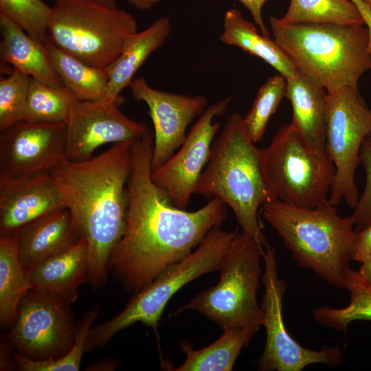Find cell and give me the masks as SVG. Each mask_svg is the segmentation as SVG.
Instances as JSON below:
<instances>
[{"label":"cell","instance_id":"obj_31","mask_svg":"<svg viewBox=\"0 0 371 371\" xmlns=\"http://www.w3.org/2000/svg\"><path fill=\"white\" fill-rule=\"evenodd\" d=\"M286 92V79L281 74L270 77L259 88L250 111L243 117L244 128L254 144L263 137L268 122Z\"/></svg>","mask_w":371,"mask_h":371},{"label":"cell","instance_id":"obj_39","mask_svg":"<svg viewBox=\"0 0 371 371\" xmlns=\"http://www.w3.org/2000/svg\"><path fill=\"white\" fill-rule=\"evenodd\" d=\"M359 273L371 284V257L361 263Z\"/></svg>","mask_w":371,"mask_h":371},{"label":"cell","instance_id":"obj_15","mask_svg":"<svg viewBox=\"0 0 371 371\" xmlns=\"http://www.w3.org/2000/svg\"><path fill=\"white\" fill-rule=\"evenodd\" d=\"M66 123L20 121L1 132L0 179L50 172L67 160Z\"/></svg>","mask_w":371,"mask_h":371},{"label":"cell","instance_id":"obj_12","mask_svg":"<svg viewBox=\"0 0 371 371\" xmlns=\"http://www.w3.org/2000/svg\"><path fill=\"white\" fill-rule=\"evenodd\" d=\"M74 318L71 305L30 289L20 302L7 337L30 359H56L73 346Z\"/></svg>","mask_w":371,"mask_h":371},{"label":"cell","instance_id":"obj_29","mask_svg":"<svg viewBox=\"0 0 371 371\" xmlns=\"http://www.w3.org/2000/svg\"><path fill=\"white\" fill-rule=\"evenodd\" d=\"M76 99L65 86L52 87L30 77L22 121L66 123L71 104Z\"/></svg>","mask_w":371,"mask_h":371},{"label":"cell","instance_id":"obj_4","mask_svg":"<svg viewBox=\"0 0 371 371\" xmlns=\"http://www.w3.org/2000/svg\"><path fill=\"white\" fill-rule=\"evenodd\" d=\"M269 23L274 41L297 71L327 92L358 89L360 77L371 69L370 34L364 24L288 23L273 16Z\"/></svg>","mask_w":371,"mask_h":371},{"label":"cell","instance_id":"obj_18","mask_svg":"<svg viewBox=\"0 0 371 371\" xmlns=\"http://www.w3.org/2000/svg\"><path fill=\"white\" fill-rule=\"evenodd\" d=\"M33 290L71 305L79 287L89 280L87 242H78L40 263L27 273Z\"/></svg>","mask_w":371,"mask_h":371},{"label":"cell","instance_id":"obj_33","mask_svg":"<svg viewBox=\"0 0 371 371\" xmlns=\"http://www.w3.org/2000/svg\"><path fill=\"white\" fill-rule=\"evenodd\" d=\"M30 76L13 69L0 80V131L22 121Z\"/></svg>","mask_w":371,"mask_h":371},{"label":"cell","instance_id":"obj_40","mask_svg":"<svg viewBox=\"0 0 371 371\" xmlns=\"http://www.w3.org/2000/svg\"><path fill=\"white\" fill-rule=\"evenodd\" d=\"M100 3L112 8L117 7L115 0H98Z\"/></svg>","mask_w":371,"mask_h":371},{"label":"cell","instance_id":"obj_13","mask_svg":"<svg viewBox=\"0 0 371 371\" xmlns=\"http://www.w3.org/2000/svg\"><path fill=\"white\" fill-rule=\"evenodd\" d=\"M119 102L106 97L74 101L66 122L67 160L86 161L100 146L134 142L150 133L146 124L128 118L119 109Z\"/></svg>","mask_w":371,"mask_h":371},{"label":"cell","instance_id":"obj_19","mask_svg":"<svg viewBox=\"0 0 371 371\" xmlns=\"http://www.w3.org/2000/svg\"><path fill=\"white\" fill-rule=\"evenodd\" d=\"M15 234L19 258L26 273L80 239L65 207L38 217Z\"/></svg>","mask_w":371,"mask_h":371},{"label":"cell","instance_id":"obj_27","mask_svg":"<svg viewBox=\"0 0 371 371\" xmlns=\"http://www.w3.org/2000/svg\"><path fill=\"white\" fill-rule=\"evenodd\" d=\"M344 289L350 293L348 304L339 308L323 306L315 309L313 317L318 324L345 331L352 322L371 321V284L359 271L350 268L345 278Z\"/></svg>","mask_w":371,"mask_h":371},{"label":"cell","instance_id":"obj_21","mask_svg":"<svg viewBox=\"0 0 371 371\" xmlns=\"http://www.w3.org/2000/svg\"><path fill=\"white\" fill-rule=\"evenodd\" d=\"M0 56L21 72L48 85L60 87L63 84L54 69L43 43L28 35L21 27L0 14Z\"/></svg>","mask_w":371,"mask_h":371},{"label":"cell","instance_id":"obj_23","mask_svg":"<svg viewBox=\"0 0 371 371\" xmlns=\"http://www.w3.org/2000/svg\"><path fill=\"white\" fill-rule=\"evenodd\" d=\"M219 38L223 43L236 46L260 58L286 79L297 72L289 57L278 44L270 36L260 34L256 27L246 20L236 8L225 12Z\"/></svg>","mask_w":371,"mask_h":371},{"label":"cell","instance_id":"obj_17","mask_svg":"<svg viewBox=\"0 0 371 371\" xmlns=\"http://www.w3.org/2000/svg\"><path fill=\"white\" fill-rule=\"evenodd\" d=\"M65 207L50 172L0 179V236Z\"/></svg>","mask_w":371,"mask_h":371},{"label":"cell","instance_id":"obj_6","mask_svg":"<svg viewBox=\"0 0 371 371\" xmlns=\"http://www.w3.org/2000/svg\"><path fill=\"white\" fill-rule=\"evenodd\" d=\"M238 232V227L232 232L219 227L210 230L191 254L134 293L120 313L92 326L86 341V352L104 347L117 333L137 322L156 330L170 299L194 279L218 271L223 256Z\"/></svg>","mask_w":371,"mask_h":371},{"label":"cell","instance_id":"obj_35","mask_svg":"<svg viewBox=\"0 0 371 371\" xmlns=\"http://www.w3.org/2000/svg\"><path fill=\"white\" fill-rule=\"evenodd\" d=\"M371 257V223L357 232V245L353 260L360 263Z\"/></svg>","mask_w":371,"mask_h":371},{"label":"cell","instance_id":"obj_7","mask_svg":"<svg viewBox=\"0 0 371 371\" xmlns=\"http://www.w3.org/2000/svg\"><path fill=\"white\" fill-rule=\"evenodd\" d=\"M264 250L251 236L238 232L220 262L218 283L197 293L174 315L193 310L223 330L245 327L256 333L263 322L257 291Z\"/></svg>","mask_w":371,"mask_h":371},{"label":"cell","instance_id":"obj_36","mask_svg":"<svg viewBox=\"0 0 371 371\" xmlns=\"http://www.w3.org/2000/svg\"><path fill=\"white\" fill-rule=\"evenodd\" d=\"M249 11L253 20L258 26L260 33L266 36H270V32L267 30L262 17V8L267 0H238Z\"/></svg>","mask_w":371,"mask_h":371},{"label":"cell","instance_id":"obj_8","mask_svg":"<svg viewBox=\"0 0 371 371\" xmlns=\"http://www.w3.org/2000/svg\"><path fill=\"white\" fill-rule=\"evenodd\" d=\"M137 32L127 11L98 0H55L48 36L60 49L101 69L109 67Z\"/></svg>","mask_w":371,"mask_h":371},{"label":"cell","instance_id":"obj_38","mask_svg":"<svg viewBox=\"0 0 371 371\" xmlns=\"http://www.w3.org/2000/svg\"><path fill=\"white\" fill-rule=\"evenodd\" d=\"M129 4L139 10H149L161 0H126Z\"/></svg>","mask_w":371,"mask_h":371},{"label":"cell","instance_id":"obj_14","mask_svg":"<svg viewBox=\"0 0 371 371\" xmlns=\"http://www.w3.org/2000/svg\"><path fill=\"white\" fill-rule=\"evenodd\" d=\"M232 98L226 97L207 106L187 134L179 150L161 166L152 169L153 181L177 207H186L194 194L221 126V122L213 120L225 113Z\"/></svg>","mask_w":371,"mask_h":371},{"label":"cell","instance_id":"obj_30","mask_svg":"<svg viewBox=\"0 0 371 371\" xmlns=\"http://www.w3.org/2000/svg\"><path fill=\"white\" fill-rule=\"evenodd\" d=\"M100 306L96 305L87 311L76 323L74 341L68 353L56 359L35 360L20 352L14 355L15 367L21 371H78L85 353L87 338L93 323L98 317Z\"/></svg>","mask_w":371,"mask_h":371},{"label":"cell","instance_id":"obj_11","mask_svg":"<svg viewBox=\"0 0 371 371\" xmlns=\"http://www.w3.org/2000/svg\"><path fill=\"white\" fill-rule=\"evenodd\" d=\"M262 258L265 264L261 280L265 286L261 307L262 326L265 328L264 350L257 361L261 371H301L314 363L335 366L342 361V352L336 346H323L319 350L301 346L288 333L282 316V300L287 288L286 280L278 275L274 248L267 247Z\"/></svg>","mask_w":371,"mask_h":371},{"label":"cell","instance_id":"obj_24","mask_svg":"<svg viewBox=\"0 0 371 371\" xmlns=\"http://www.w3.org/2000/svg\"><path fill=\"white\" fill-rule=\"evenodd\" d=\"M43 45L50 63L61 80L78 100H98L107 95L106 69L91 66L57 47L47 37Z\"/></svg>","mask_w":371,"mask_h":371},{"label":"cell","instance_id":"obj_1","mask_svg":"<svg viewBox=\"0 0 371 371\" xmlns=\"http://www.w3.org/2000/svg\"><path fill=\"white\" fill-rule=\"evenodd\" d=\"M153 143L149 133L132 144L125 231L108 263L109 273L133 294L191 254L227 217V205L218 198L193 212L173 205L151 177Z\"/></svg>","mask_w":371,"mask_h":371},{"label":"cell","instance_id":"obj_10","mask_svg":"<svg viewBox=\"0 0 371 371\" xmlns=\"http://www.w3.org/2000/svg\"><path fill=\"white\" fill-rule=\"evenodd\" d=\"M371 135V108L358 89L344 87L327 92L325 148L335 173L328 200L336 205L344 200L350 208L359 201L355 172L364 140Z\"/></svg>","mask_w":371,"mask_h":371},{"label":"cell","instance_id":"obj_34","mask_svg":"<svg viewBox=\"0 0 371 371\" xmlns=\"http://www.w3.org/2000/svg\"><path fill=\"white\" fill-rule=\"evenodd\" d=\"M359 160L365 169L366 181L364 191L351 216L357 232L362 230L371 223V135L363 142Z\"/></svg>","mask_w":371,"mask_h":371},{"label":"cell","instance_id":"obj_20","mask_svg":"<svg viewBox=\"0 0 371 371\" xmlns=\"http://www.w3.org/2000/svg\"><path fill=\"white\" fill-rule=\"evenodd\" d=\"M325 89L297 71L286 78V97L293 108L292 125L311 149L324 150L326 136Z\"/></svg>","mask_w":371,"mask_h":371},{"label":"cell","instance_id":"obj_25","mask_svg":"<svg viewBox=\"0 0 371 371\" xmlns=\"http://www.w3.org/2000/svg\"><path fill=\"white\" fill-rule=\"evenodd\" d=\"M255 334L245 327L225 329L216 341L200 350H194L189 342L181 341L179 346L186 359L175 370L231 371L242 349Z\"/></svg>","mask_w":371,"mask_h":371},{"label":"cell","instance_id":"obj_37","mask_svg":"<svg viewBox=\"0 0 371 371\" xmlns=\"http://www.w3.org/2000/svg\"><path fill=\"white\" fill-rule=\"evenodd\" d=\"M119 362L114 359H104L92 363L86 368V370L91 371H112L118 366Z\"/></svg>","mask_w":371,"mask_h":371},{"label":"cell","instance_id":"obj_26","mask_svg":"<svg viewBox=\"0 0 371 371\" xmlns=\"http://www.w3.org/2000/svg\"><path fill=\"white\" fill-rule=\"evenodd\" d=\"M18 255L16 234L0 236V326H12L21 300L32 289Z\"/></svg>","mask_w":371,"mask_h":371},{"label":"cell","instance_id":"obj_22","mask_svg":"<svg viewBox=\"0 0 371 371\" xmlns=\"http://www.w3.org/2000/svg\"><path fill=\"white\" fill-rule=\"evenodd\" d=\"M170 32V19L162 16L131 37L120 56L106 69L109 76L106 98L120 101L121 91L128 87L148 56L166 42Z\"/></svg>","mask_w":371,"mask_h":371},{"label":"cell","instance_id":"obj_16","mask_svg":"<svg viewBox=\"0 0 371 371\" xmlns=\"http://www.w3.org/2000/svg\"><path fill=\"white\" fill-rule=\"evenodd\" d=\"M133 98L144 102L154 126L152 169L164 164L186 138V128L207 108L203 95L169 93L151 87L143 77L135 78L128 85Z\"/></svg>","mask_w":371,"mask_h":371},{"label":"cell","instance_id":"obj_2","mask_svg":"<svg viewBox=\"0 0 371 371\" xmlns=\"http://www.w3.org/2000/svg\"><path fill=\"white\" fill-rule=\"evenodd\" d=\"M133 142L115 144L86 161L66 160L50 172L80 238L87 243L89 282L95 289L106 284L110 257L125 231Z\"/></svg>","mask_w":371,"mask_h":371},{"label":"cell","instance_id":"obj_5","mask_svg":"<svg viewBox=\"0 0 371 371\" xmlns=\"http://www.w3.org/2000/svg\"><path fill=\"white\" fill-rule=\"evenodd\" d=\"M261 212L300 267L344 289L357 245L351 216H340L329 200L313 208H300L274 199L263 204Z\"/></svg>","mask_w":371,"mask_h":371},{"label":"cell","instance_id":"obj_41","mask_svg":"<svg viewBox=\"0 0 371 371\" xmlns=\"http://www.w3.org/2000/svg\"><path fill=\"white\" fill-rule=\"evenodd\" d=\"M363 3H365L367 5H368L370 8H371V0H361Z\"/></svg>","mask_w":371,"mask_h":371},{"label":"cell","instance_id":"obj_28","mask_svg":"<svg viewBox=\"0 0 371 371\" xmlns=\"http://www.w3.org/2000/svg\"><path fill=\"white\" fill-rule=\"evenodd\" d=\"M280 19L288 23L366 25L352 0H290L287 11Z\"/></svg>","mask_w":371,"mask_h":371},{"label":"cell","instance_id":"obj_32","mask_svg":"<svg viewBox=\"0 0 371 371\" xmlns=\"http://www.w3.org/2000/svg\"><path fill=\"white\" fill-rule=\"evenodd\" d=\"M52 11V7L43 0H0V14L40 43L48 36Z\"/></svg>","mask_w":371,"mask_h":371},{"label":"cell","instance_id":"obj_9","mask_svg":"<svg viewBox=\"0 0 371 371\" xmlns=\"http://www.w3.org/2000/svg\"><path fill=\"white\" fill-rule=\"evenodd\" d=\"M265 175L276 199L300 208L327 201L335 173L326 150L309 148L291 123L284 124L262 150Z\"/></svg>","mask_w":371,"mask_h":371},{"label":"cell","instance_id":"obj_3","mask_svg":"<svg viewBox=\"0 0 371 371\" xmlns=\"http://www.w3.org/2000/svg\"><path fill=\"white\" fill-rule=\"evenodd\" d=\"M262 150L248 137L241 115L232 113L212 143L194 194L223 201L232 210L242 232L265 249L269 243L261 229L258 210L276 199L265 175Z\"/></svg>","mask_w":371,"mask_h":371}]
</instances>
